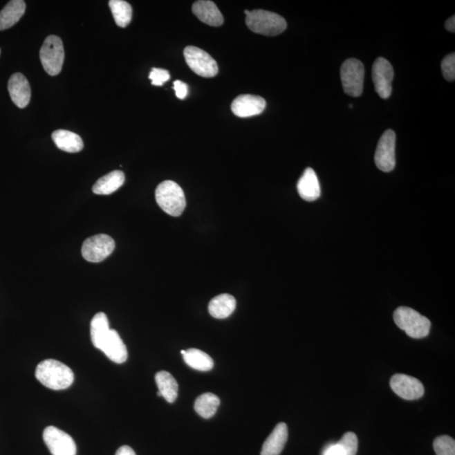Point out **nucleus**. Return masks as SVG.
<instances>
[{
	"instance_id": "obj_32",
	"label": "nucleus",
	"mask_w": 455,
	"mask_h": 455,
	"mask_svg": "<svg viewBox=\"0 0 455 455\" xmlns=\"http://www.w3.org/2000/svg\"><path fill=\"white\" fill-rule=\"evenodd\" d=\"M174 90L176 91V95L180 100H183L187 98L188 95V87L187 84L183 82L180 80H176L174 82Z\"/></svg>"
},
{
	"instance_id": "obj_19",
	"label": "nucleus",
	"mask_w": 455,
	"mask_h": 455,
	"mask_svg": "<svg viewBox=\"0 0 455 455\" xmlns=\"http://www.w3.org/2000/svg\"><path fill=\"white\" fill-rule=\"evenodd\" d=\"M26 12V3L22 0H12L0 11V30L10 28L21 20Z\"/></svg>"
},
{
	"instance_id": "obj_5",
	"label": "nucleus",
	"mask_w": 455,
	"mask_h": 455,
	"mask_svg": "<svg viewBox=\"0 0 455 455\" xmlns=\"http://www.w3.org/2000/svg\"><path fill=\"white\" fill-rule=\"evenodd\" d=\"M40 59L42 67L49 75L59 74L64 62V49L59 37L53 35L46 38L40 50Z\"/></svg>"
},
{
	"instance_id": "obj_30",
	"label": "nucleus",
	"mask_w": 455,
	"mask_h": 455,
	"mask_svg": "<svg viewBox=\"0 0 455 455\" xmlns=\"http://www.w3.org/2000/svg\"><path fill=\"white\" fill-rule=\"evenodd\" d=\"M442 72L443 77L448 81L455 80V54H449L442 61Z\"/></svg>"
},
{
	"instance_id": "obj_31",
	"label": "nucleus",
	"mask_w": 455,
	"mask_h": 455,
	"mask_svg": "<svg viewBox=\"0 0 455 455\" xmlns=\"http://www.w3.org/2000/svg\"><path fill=\"white\" fill-rule=\"evenodd\" d=\"M149 78L151 80L153 86H163L164 83L167 82L171 78V75H169L168 71H165V69L154 68L150 72Z\"/></svg>"
},
{
	"instance_id": "obj_28",
	"label": "nucleus",
	"mask_w": 455,
	"mask_h": 455,
	"mask_svg": "<svg viewBox=\"0 0 455 455\" xmlns=\"http://www.w3.org/2000/svg\"><path fill=\"white\" fill-rule=\"evenodd\" d=\"M434 448L437 455H455V441L449 436H440L435 439Z\"/></svg>"
},
{
	"instance_id": "obj_38",
	"label": "nucleus",
	"mask_w": 455,
	"mask_h": 455,
	"mask_svg": "<svg viewBox=\"0 0 455 455\" xmlns=\"http://www.w3.org/2000/svg\"><path fill=\"white\" fill-rule=\"evenodd\" d=\"M0 53H1V50H0Z\"/></svg>"
},
{
	"instance_id": "obj_34",
	"label": "nucleus",
	"mask_w": 455,
	"mask_h": 455,
	"mask_svg": "<svg viewBox=\"0 0 455 455\" xmlns=\"http://www.w3.org/2000/svg\"><path fill=\"white\" fill-rule=\"evenodd\" d=\"M115 455H136V454L129 446L124 445L119 448Z\"/></svg>"
},
{
	"instance_id": "obj_15",
	"label": "nucleus",
	"mask_w": 455,
	"mask_h": 455,
	"mask_svg": "<svg viewBox=\"0 0 455 455\" xmlns=\"http://www.w3.org/2000/svg\"><path fill=\"white\" fill-rule=\"evenodd\" d=\"M110 360L115 364H123L127 360V349L117 331L110 330L101 349Z\"/></svg>"
},
{
	"instance_id": "obj_22",
	"label": "nucleus",
	"mask_w": 455,
	"mask_h": 455,
	"mask_svg": "<svg viewBox=\"0 0 455 455\" xmlns=\"http://www.w3.org/2000/svg\"><path fill=\"white\" fill-rule=\"evenodd\" d=\"M236 308V300L232 295L223 294L216 296L208 304L210 314L216 319H225L233 313Z\"/></svg>"
},
{
	"instance_id": "obj_13",
	"label": "nucleus",
	"mask_w": 455,
	"mask_h": 455,
	"mask_svg": "<svg viewBox=\"0 0 455 455\" xmlns=\"http://www.w3.org/2000/svg\"><path fill=\"white\" fill-rule=\"evenodd\" d=\"M266 105L267 103L261 96L241 95L234 100L231 110L236 117L245 118L263 113Z\"/></svg>"
},
{
	"instance_id": "obj_36",
	"label": "nucleus",
	"mask_w": 455,
	"mask_h": 455,
	"mask_svg": "<svg viewBox=\"0 0 455 455\" xmlns=\"http://www.w3.org/2000/svg\"><path fill=\"white\" fill-rule=\"evenodd\" d=\"M186 352H187V350H181L180 353L183 354V355H185V353H186Z\"/></svg>"
},
{
	"instance_id": "obj_10",
	"label": "nucleus",
	"mask_w": 455,
	"mask_h": 455,
	"mask_svg": "<svg viewBox=\"0 0 455 455\" xmlns=\"http://www.w3.org/2000/svg\"><path fill=\"white\" fill-rule=\"evenodd\" d=\"M44 440L53 455H76L77 447L74 439L65 431L53 426L44 431Z\"/></svg>"
},
{
	"instance_id": "obj_26",
	"label": "nucleus",
	"mask_w": 455,
	"mask_h": 455,
	"mask_svg": "<svg viewBox=\"0 0 455 455\" xmlns=\"http://www.w3.org/2000/svg\"><path fill=\"white\" fill-rule=\"evenodd\" d=\"M221 405V400L213 393H205L196 398L194 409L202 418L208 419L214 416Z\"/></svg>"
},
{
	"instance_id": "obj_4",
	"label": "nucleus",
	"mask_w": 455,
	"mask_h": 455,
	"mask_svg": "<svg viewBox=\"0 0 455 455\" xmlns=\"http://www.w3.org/2000/svg\"><path fill=\"white\" fill-rule=\"evenodd\" d=\"M394 321L396 326L411 338H423L429 334V319L414 308L403 306L397 308L394 312Z\"/></svg>"
},
{
	"instance_id": "obj_8",
	"label": "nucleus",
	"mask_w": 455,
	"mask_h": 455,
	"mask_svg": "<svg viewBox=\"0 0 455 455\" xmlns=\"http://www.w3.org/2000/svg\"><path fill=\"white\" fill-rule=\"evenodd\" d=\"M115 241L109 235L96 234L84 241L82 245V256L89 262L98 263L106 259L113 252Z\"/></svg>"
},
{
	"instance_id": "obj_23",
	"label": "nucleus",
	"mask_w": 455,
	"mask_h": 455,
	"mask_svg": "<svg viewBox=\"0 0 455 455\" xmlns=\"http://www.w3.org/2000/svg\"><path fill=\"white\" fill-rule=\"evenodd\" d=\"M156 382L162 397L169 403H173L178 396V384L175 378L167 371H160L156 375Z\"/></svg>"
},
{
	"instance_id": "obj_18",
	"label": "nucleus",
	"mask_w": 455,
	"mask_h": 455,
	"mask_svg": "<svg viewBox=\"0 0 455 455\" xmlns=\"http://www.w3.org/2000/svg\"><path fill=\"white\" fill-rule=\"evenodd\" d=\"M288 431L286 423L277 424L262 446L261 455H279L286 445Z\"/></svg>"
},
{
	"instance_id": "obj_24",
	"label": "nucleus",
	"mask_w": 455,
	"mask_h": 455,
	"mask_svg": "<svg viewBox=\"0 0 455 455\" xmlns=\"http://www.w3.org/2000/svg\"><path fill=\"white\" fill-rule=\"evenodd\" d=\"M109 321L103 312L96 314L91 322V337L95 349H101L110 331Z\"/></svg>"
},
{
	"instance_id": "obj_37",
	"label": "nucleus",
	"mask_w": 455,
	"mask_h": 455,
	"mask_svg": "<svg viewBox=\"0 0 455 455\" xmlns=\"http://www.w3.org/2000/svg\"><path fill=\"white\" fill-rule=\"evenodd\" d=\"M157 396H160V397L162 396L161 394H160V391H158V392H157Z\"/></svg>"
},
{
	"instance_id": "obj_2",
	"label": "nucleus",
	"mask_w": 455,
	"mask_h": 455,
	"mask_svg": "<svg viewBox=\"0 0 455 455\" xmlns=\"http://www.w3.org/2000/svg\"><path fill=\"white\" fill-rule=\"evenodd\" d=\"M245 23L252 32L263 36L275 37L287 28L284 17L264 10H245Z\"/></svg>"
},
{
	"instance_id": "obj_1",
	"label": "nucleus",
	"mask_w": 455,
	"mask_h": 455,
	"mask_svg": "<svg viewBox=\"0 0 455 455\" xmlns=\"http://www.w3.org/2000/svg\"><path fill=\"white\" fill-rule=\"evenodd\" d=\"M36 378L41 384L53 391L66 389L75 380L72 369L63 362L54 360L41 362L36 369Z\"/></svg>"
},
{
	"instance_id": "obj_35",
	"label": "nucleus",
	"mask_w": 455,
	"mask_h": 455,
	"mask_svg": "<svg viewBox=\"0 0 455 455\" xmlns=\"http://www.w3.org/2000/svg\"><path fill=\"white\" fill-rule=\"evenodd\" d=\"M454 15L452 17H450L448 21L445 22V28L449 30V32H455V18Z\"/></svg>"
},
{
	"instance_id": "obj_20",
	"label": "nucleus",
	"mask_w": 455,
	"mask_h": 455,
	"mask_svg": "<svg viewBox=\"0 0 455 455\" xmlns=\"http://www.w3.org/2000/svg\"><path fill=\"white\" fill-rule=\"evenodd\" d=\"M52 138L57 148L68 153H77L84 148V142L80 135L68 130H57Z\"/></svg>"
},
{
	"instance_id": "obj_17",
	"label": "nucleus",
	"mask_w": 455,
	"mask_h": 455,
	"mask_svg": "<svg viewBox=\"0 0 455 455\" xmlns=\"http://www.w3.org/2000/svg\"><path fill=\"white\" fill-rule=\"evenodd\" d=\"M299 194L301 198L308 202H313L321 196V187H319L317 176L312 168H307L300 177L297 185Z\"/></svg>"
},
{
	"instance_id": "obj_3",
	"label": "nucleus",
	"mask_w": 455,
	"mask_h": 455,
	"mask_svg": "<svg viewBox=\"0 0 455 455\" xmlns=\"http://www.w3.org/2000/svg\"><path fill=\"white\" fill-rule=\"evenodd\" d=\"M156 198L161 210L173 217L183 214L187 206L183 188L173 180H165L157 187Z\"/></svg>"
},
{
	"instance_id": "obj_6",
	"label": "nucleus",
	"mask_w": 455,
	"mask_h": 455,
	"mask_svg": "<svg viewBox=\"0 0 455 455\" xmlns=\"http://www.w3.org/2000/svg\"><path fill=\"white\" fill-rule=\"evenodd\" d=\"M365 71L362 62L355 59L346 60L341 68V80L345 93L358 98L364 91Z\"/></svg>"
},
{
	"instance_id": "obj_33",
	"label": "nucleus",
	"mask_w": 455,
	"mask_h": 455,
	"mask_svg": "<svg viewBox=\"0 0 455 455\" xmlns=\"http://www.w3.org/2000/svg\"><path fill=\"white\" fill-rule=\"evenodd\" d=\"M325 455H346L342 447L337 443L331 446L326 451Z\"/></svg>"
},
{
	"instance_id": "obj_21",
	"label": "nucleus",
	"mask_w": 455,
	"mask_h": 455,
	"mask_svg": "<svg viewBox=\"0 0 455 455\" xmlns=\"http://www.w3.org/2000/svg\"><path fill=\"white\" fill-rule=\"evenodd\" d=\"M124 181V173L121 171H111L96 181L92 191L98 195H110L118 191Z\"/></svg>"
},
{
	"instance_id": "obj_29",
	"label": "nucleus",
	"mask_w": 455,
	"mask_h": 455,
	"mask_svg": "<svg viewBox=\"0 0 455 455\" xmlns=\"http://www.w3.org/2000/svg\"><path fill=\"white\" fill-rule=\"evenodd\" d=\"M338 445H340L344 451L346 455H356L358 448V440L357 435L352 431L345 434L342 436Z\"/></svg>"
},
{
	"instance_id": "obj_12",
	"label": "nucleus",
	"mask_w": 455,
	"mask_h": 455,
	"mask_svg": "<svg viewBox=\"0 0 455 455\" xmlns=\"http://www.w3.org/2000/svg\"><path fill=\"white\" fill-rule=\"evenodd\" d=\"M391 387L397 396L405 400H418L424 395L421 381L402 373H397L391 378Z\"/></svg>"
},
{
	"instance_id": "obj_16",
	"label": "nucleus",
	"mask_w": 455,
	"mask_h": 455,
	"mask_svg": "<svg viewBox=\"0 0 455 455\" xmlns=\"http://www.w3.org/2000/svg\"><path fill=\"white\" fill-rule=\"evenodd\" d=\"M192 12L200 21L211 26H221L223 17L217 6L210 0H199L192 6Z\"/></svg>"
},
{
	"instance_id": "obj_7",
	"label": "nucleus",
	"mask_w": 455,
	"mask_h": 455,
	"mask_svg": "<svg viewBox=\"0 0 455 455\" xmlns=\"http://www.w3.org/2000/svg\"><path fill=\"white\" fill-rule=\"evenodd\" d=\"M184 57L187 64L195 74L203 78H213L218 75L217 62L201 48L188 46L184 49Z\"/></svg>"
},
{
	"instance_id": "obj_25",
	"label": "nucleus",
	"mask_w": 455,
	"mask_h": 455,
	"mask_svg": "<svg viewBox=\"0 0 455 455\" xmlns=\"http://www.w3.org/2000/svg\"><path fill=\"white\" fill-rule=\"evenodd\" d=\"M183 358L189 367L198 370V371H210L214 366V362L210 355L199 349L187 350L186 353L183 355Z\"/></svg>"
},
{
	"instance_id": "obj_11",
	"label": "nucleus",
	"mask_w": 455,
	"mask_h": 455,
	"mask_svg": "<svg viewBox=\"0 0 455 455\" xmlns=\"http://www.w3.org/2000/svg\"><path fill=\"white\" fill-rule=\"evenodd\" d=\"M373 81L377 94L382 99H388L392 93V81L394 69L384 57H378L373 65Z\"/></svg>"
},
{
	"instance_id": "obj_14",
	"label": "nucleus",
	"mask_w": 455,
	"mask_h": 455,
	"mask_svg": "<svg viewBox=\"0 0 455 455\" xmlns=\"http://www.w3.org/2000/svg\"><path fill=\"white\" fill-rule=\"evenodd\" d=\"M8 90L15 105L19 108L28 106L32 91L28 80L21 73H17L10 77L8 82Z\"/></svg>"
},
{
	"instance_id": "obj_27",
	"label": "nucleus",
	"mask_w": 455,
	"mask_h": 455,
	"mask_svg": "<svg viewBox=\"0 0 455 455\" xmlns=\"http://www.w3.org/2000/svg\"><path fill=\"white\" fill-rule=\"evenodd\" d=\"M109 6L115 24L122 28L130 24L133 17V9L130 3L123 0H111Z\"/></svg>"
},
{
	"instance_id": "obj_9",
	"label": "nucleus",
	"mask_w": 455,
	"mask_h": 455,
	"mask_svg": "<svg viewBox=\"0 0 455 455\" xmlns=\"http://www.w3.org/2000/svg\"><path fill=\"white\" fill-rule=\"evenodd\" d=\"M396 133L389 129L378 142L375 160L376 167L381 171L391 172L396 167Z\"/></svg>"
}]
</instances>
